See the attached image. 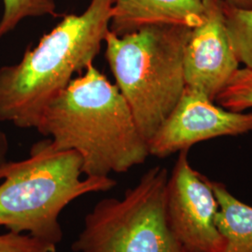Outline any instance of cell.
I'll list each match as a JSON object with an SVG mask.
<instances>
[{
    "label": "cell",
    "mask_w": 252,
    "mask_h": 252,
    "mask_svg": "<svg viewBox=\"0 0 252 252\" xmlns=\"http://www.w3.org/2000/svg\"><path fill=\"white\" fill-rule=\"evenodd\" d=\"M191 28L153 26L125 36L108 32L105 56L135 124L149 141L185 88L184 51Z\"/></svg>",
    "instance_id": "277c9868"
},
{
    "label": "cell",
    "mask_w": 252,
    "mask_h": 252,
    "mask_svg": "<svg viewBox=\"0 0 252 252\" xmlns=\"http://www.w3.org/2000/svg\"><path fill=\"white\" fill-rule=\"evenodd\" d=\"M36 129L56 149L80 153L86 177L126 173L150 156L125 97L94 63L50 100Z\"/></svg>",
    "instance_id": "6da1fadb"
},
{
    "label": "cell",
    "mask_w": 252,
    "mask_h": 252,
    "mask_svg": "<svg viewBox=\"0 0 252 252\" xmlns=\"http://www.w3.org/2000/svg\"><path fill=\"white\" fill-rule=\"evenodd\" d=\"M215 102L222 108L238 112L252 108V70L239 68Z\"/></svg>",
    "instance_id": "4fadbf2b"
},
{
    "label": "cell",
    "mask_w": 252,
    "mask_h": 252,
    "mask_svg": "<svg viewBox=\"0 0 252 252\" xmlns=\"http://www.w3.org/2000/svg\"><path fill=\"white\" fill-rule=\"evenodd\" d=\"M204 14V0H115L109 31L122 36L153 26L193 28Z\"/></svg>",
    "instance_id": "9c48e42d"
},
{
    "label": "cell",
    "mask_w": 252,
    "mask_h": 252,
    "mask_svg": "<svg viewBox=\"0 0 252 252\" xmlns=\"http://www.w3.org/2000/svg\"><path fill=\"white\" fill-rule=\"evenodd\" d=\"M210 183L219 203L215 221L224 241L222 252H252V207L235 198L224 184Z\"/></svg>",
    "instance_id": "30bf717a"
},
{
    "label": "cell",
    "mask_w": 252,
    "mask_h": 252,
    "mask_svg": "<svg viewBox=\"0 0 252 252\" xmlns=\"http://www.w3.org/2000/svg\"><path fill=\"white\" fill-rule=\"evenodd\" d=\"M0 38L13 31L26 19L57 16L54 0H2Z\"/></svg>",
    "instance_id": "7c38bea8"
},
{
    "label": "cell",
    "mask_w": 252,
    "mask_h": 252,
    "mask_svg": "<svg viewBox=\"0 0 252 252\" xmlns=\"http://www.w3.org/2000/svg\"><path fill=\"white\" fill-rule=\"evenodd\" d=\"M226 29L239 63L252 70V9H241L222 1Z\"/></svg>",
    "instance_id": "8fae6325"
},
{
    "label": "cell",
    "mask_w": 252,
    "mask_h": 252,
    "mask_svg": "<svg viewBox=\"0 0 252 252\" xmlns=\"http://www.w3.org/2000/svg\"><path fill=\"white\" fill-rule=\"evenodd\" d=\"M115 0H91L28 49L18 63L0 67V122L36 128L50 100L94 63L109 32Z\"/></svg>",
    "instance_id": "7a4b0ae2"
},
{
    "label": "cell",
    "mask_w": 252,
    "mask_h": 252,
    "mask_svg": "<svg viewBox=\"0 0 252 252\" xmlns=\"http://www.w3.org/2000/svg\"><path fill=\"white\" fill-rule=\"evenodd\" d=\"M252 132V112L217 106L198 91L185 88L178 105L149 141L150 155L165 158L199 142Z\"/></svg>",
    "instance_id": "52a82bcc"
},
{
    "label": "cell",
    "mask_w": 252,
    "mask_h": 252,
    "mask_svg": "<svg viewBox=\"0 0 252 252\" xmlns=\"http://www.w3.org/2000/svg\"><path fill=\"white\" fill-rule=\"evenodd\" d=\"M222 1L237 8L252 9V0H222Z\"/></svg>",
    "instance_id": "2e32d148"
},
{
    "label": "cell",
    "mask_w": 252,
    "mask_h": 252,
    "mask_svg": "<svg viewBox=\"0 0 252 252\" xmlns=\"http://www.w3.org/2000/svg\"><path fill=\"white\" fill-rule=\"evenodd\" d=\"M203 21L191 28L184 51L186 87L215 101L239 69L226 29L222 0H204Z\"/></svg>",
    "instance_id": "ba28073f"
},
{
    "label": "cell",
    "mask_w": 252,
    "mask_h": 252,
    "mask_svg": "<svg viewBox=\"0 0 252 252\" xmlns=\"http://www.w3.org/2000/svg\"><path fill=\"white\" fill-rule=\"evenodd\" d=\"M188 152L179 153L167 180V224L182 252H222L224 241L215 221L216 195L210 180L191 167Z\"/></svg>",
    "instance_id": "8992f818"
},
{
    "label": "cell",
    "mask_w": 252,
    "mask_h": 252,
    "mask_svg": "<svg viewBox=\"0 0 252 252\" xmlns=\"http://www.w3.org/2000/svg\"><path fill=\"white\" fill-rule=\"evenodd\" d=\"M82 158L74 150H58L47 138L29 156L0 165V226L58 245L63 237L61 212L85 194L117 186L110 177L81 178Z\"/></svg>",
    "instance_id": "3957f363"
},
{
    "label": "cell",
    "mask_w": 252,
    "mask_h": 252,
    "mask_svg": "<svg viewBox=\"0 0 252 252\" xmlns=\"http://www.w3.org/2000/svg\"><path fill=\"white\" fill-rule=\"evenodd\" d=\"M169 174L150 168L122 199L104 198L84 217L74 252H183L167 224Z\"/></svg>",
    "instance_id": "5b68a950"
},
{
    "label": "cell",
    "mask_w": 252,
    "mask_h": 252,
    "mask_svg": "<svg viewBox=\"0 0 252 252\" xmlns=\"http://www.w3.org/2000/svg\"><path fill=\"white\" fill-rule=\"evenodd\" d=\"M0 252H57V245L9 231L0 234Z\"/></svg>",
    "instance_id": "5bb4252c"
},
{
    "label": "cell",
    "mask_w": 252,
    "mask_h": 252,
    "mask_svg": "<svg viewBox=\"0 0 252 252\" xmlns=\"http://www.w3.org/2000/svg\"><path fill=\"white\" fill-rule=\"evenodd\" d=\"M9 151V141L6 134L0 129V165L6 161V156Z\"/></svg>",
    "instance_id": "9a60e30c"
}]
</instances>
